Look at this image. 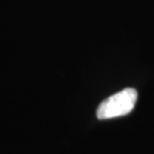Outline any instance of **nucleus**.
Masks as SVG:
<instances>
[{
    "instance_id": "f257e3e1",
    "label": "nucleus",
    "mask_w": 154,
    "mask_h": 154,
    "mask_svg": "<svg viewBox=\"0 0 154 154\" xmlns=\"http://www.w3.org/2000/svg\"><path fill=\"white\" fill-rule=\"evenodd\" d=\"M138 93L135 88L122 89L104 99L97 107L96 116L99 120L112 119L130 113L137 102Z\"/></svg>"
}]
</instances>
